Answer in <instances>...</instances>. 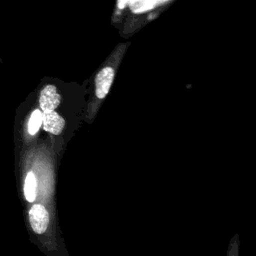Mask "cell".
<instances>
[{
    "label": "cell",
    "instance_id": "1",
    "mask_svg": "<svg viewBox=\"0 0 256 256\" xmlns=\"http://www.w3.org/2000/svg\"><path fill=\"white\" fill-rule=\"evenodd\" d=\"M29 223L33 232L40 236H45L50 225V215L48 210L41 204H35L29 210Z\"/></svg>",
    "mask_w": 256,
    "mask_h": 256
},
{
    "label": "cell",
    "instance_id": "2",
    "mask_svg": "<svg viewBox=\"0 0 256 256\" xmlns=\"http://www.w3.org/2000/svg\"><path fill=\"white\" fill-rule=\"evenodd\" d=\"M61 96L57 93V89L53 85L46 86L40 94V107L43 113L54 112L59 106Z\"/></svg>",
    "mask_w": 256,
    "mask_h": 256
},
{
    "label": "cell",
    "instance_id": "3",
    "mask_svg": "<svg viewBox=\"0 0 256 256\" xmlns=\"http://www.w3.org/2000/svg\"><path fill=\"white\" fill-rule=\"evenodd\" d=\"M114 70L111 67H106L98 73L95 80V85L96 96L99 99H104L107 96L114 80Z\"/></svg>",
    "mask_w": 256,
    "mask_h": 256
},
{
    "label": "cell",
    "instance_id": "4",
    "mask_svg": "<svg viewBox=\"0 0 256 256\" xmlns=\"http://www.w3.org/2000/svg\"><path fill=\"white\" fill-rule=\"evenodd\" d=\"M65 126V120L57 112L43 113V127L47 132L54 135L62 133Z\"/></svg>",
    "mask_w": 256,
    "mask_h": 256
},
{
    "label": "cell",
    "instance_id": "5",
    "mask_svg": "<svg viewBox=\"0 0 256 256\" xmlns=\"http://www.w3.org/2000/svg\"><path fill=\"white\" fill-rule=\"evenodd\" d=\"M25 198L28 202H34L37 195V181L33 172H29L25 179L24 186Z\"/></svg>",
    "mask_w": 256,
    "mask_h": 256
},
{
    "label": "cell",
    "instance_id": "6",
    "mask_svg": "<svg viewBox=\"0 0 256 256\" xmlns=\"http://www.w3.org/2000/svg\"><path fill=\"white\" fill-rule=\"evenodd\" d=\"M42 123H43V112H41L40 110H35L32 113L28 123L29 133L31 135H35L38 132Z\"/></svg>",
    "mask_w": 256,
    "mask_h": 256
},
{
    "label": "cell",
    "instance_id": "7",
    "mask_svg": "<svg viewBox=\"0 0 256 256\" xmlns=\"http://www.w3.org/2000/svg\"><path fill=\"white\" fill-rule=\"evenodd\" d=\"M157 3L158 2H155V1H133V2H130L133 12H136V13H141V12L147 11V10L153 8Z\"/></svg>",
    "mask_w": 256,
    "mask_h": 256
},
{
    "label": "cell",
    "instance_id": "8",
    "mask_svg": "<svg viewBox=\"0 0 256 256\" xmlns=\"http://www.w3.org/2000/svg\"><path fill=\"white\" fill-rule=\"evenodd\" d=\"M240 247V242H239V237L238 235L234 236L233 239L231 240L228 250H227V256H239V248Z\"/></svg>",
    "mask_w": 256,
    "mask_h": 256
},
{
    "label": "cell",
    "instance_id": "9",
    "mask_svg": "<svg viewBox=\"0 0 256 256\" xmlns=\"http://www.w3.org/2000/svg\"><path fill=\"white\" fill-rule=\"evenodd\" d=\"M127 3H128L127 1H119V2H118V7H119L120 9H123L124 6H125Z\"/></svg>",
    "mask_w": 256,
    "mask_h": 256
},
{
    "label": "cell",
    "instance_id": "10",
    "mask_svg": "<svg viewBox=\"0 0 256 256\" xmlns=\"http://www.w3.org/2000/svg\"><path fill=\"white\" fill-rule=\"evenodd\" d=\"M60 256H66V255H60Z\"/></svg>",
    "mask_w": 256,
    "mask_h": 256
}]
</instances>
